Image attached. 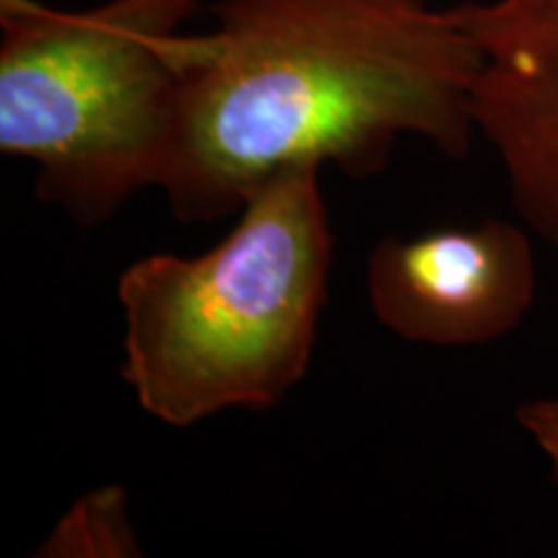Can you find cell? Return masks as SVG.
I'll return each mask as SVG.
<instances>
[{
  "label": "cell",
  "instance_id": "6da1fadb",
  "mask_svg": "<svg viewBox=\"0 0 558 558\" xmlns=\"http://www.w3.org/2000/svg\"><path fill=\"white\" fill-rule=\"evenodd\" d=\"M476 83L465 3L220 0L158 190L177 220L213 222L292 169L375 177L401 137L469 158Z\"/></svg>",
  "mask_w": 558,
  "mask_h": 558
},
{
  "label": "cell",
  "instance_id": "7a4b0ae2",
  "mask_svg": "<svg viewBox=\"0 0 558 558\" xmlns=\"http://www.w3.org/2000/svg\"><path fill=\"white\" fill-rule=\"evenodd\" d=\"M331 259L320 171L292 169L251 194L213 248L132 262L117 303L137 407L177 429L279 407L311 369Z\"/></svg>",
  "mask_w": 558,
  "mask_h": 558
},
{
  "label": "cell",
  "instance_id": "3957f363",
  "mask_svg": "<svg viewBox=\"0 0 558 558\" xmlns=\"http://www.w3.org/2000/svg\"><path fill=\"white\" fill-rule=\"evenodd\" d=\"M199 5L104 0L65 11L0 0V153L37 169L41 202L99 226L158 190Z\"/></svg>",
  "mask_w": 558,
  "mask_h": 558
},
{
  "label": "cell",
  "instance_id": "277c9868",
  "mask_svg": "<svg viewBox=\"0 0 558 558\" xmlns=\"http://www.w3.org/2000/svg\"><path fill=\"white\" fill-rule=\"evenodd\" d=\"M365 288L383 329L411 344L486 347L514 333L538 298L535 233L486 218L401 239L367 256Z\"/></svg>",
  "mask_w": 558,
  "mask_h": 558
},
{
  "label": "cell",
  "instance_id": "5b68a950",
  "mask_svg": "<svg viewBox=\"0 0 558 558\" xmlns=\"http://www.w3.org/2000/svg\"><path fill=\"white\" fill-rule=\"evenodd\" d=\"M476 130L535 239L558 248V0H469Z\"/></svg>",
  "mask_w": 558,
  "mask_h": 558
},
{
  "label": "cell",
  "instance_id": "8992f818",
  "mask_svg": "<svg viewBox=\"0 0 558 558\" xmlns=\"http://www.w3.org/2000/svg\"><path fill=\"white\" fill-rule=\"evenodd\" d=\"M37 556L47 558H128L140 556V543L120 486L88 492L52 527Z\"/></svg>",
  "mask_w": 558,
  "mask_h": 558
},
{
  "label": "cell",
  "instance_id": "52a82bcc",
  "mask_svg": "<svg viewBox=\"0 0 558 558\" xmlns=\"http://www.w3.org/2000/svg\"><path fill=\"white\" fill-rule=\"evenodd\" d=\"M518 424L546 458L550 473L558 481V393L533 399L518 407Z\"/></svg>",
  "mask_w": 558,
  "mask_h": 558
}]
</instances>
